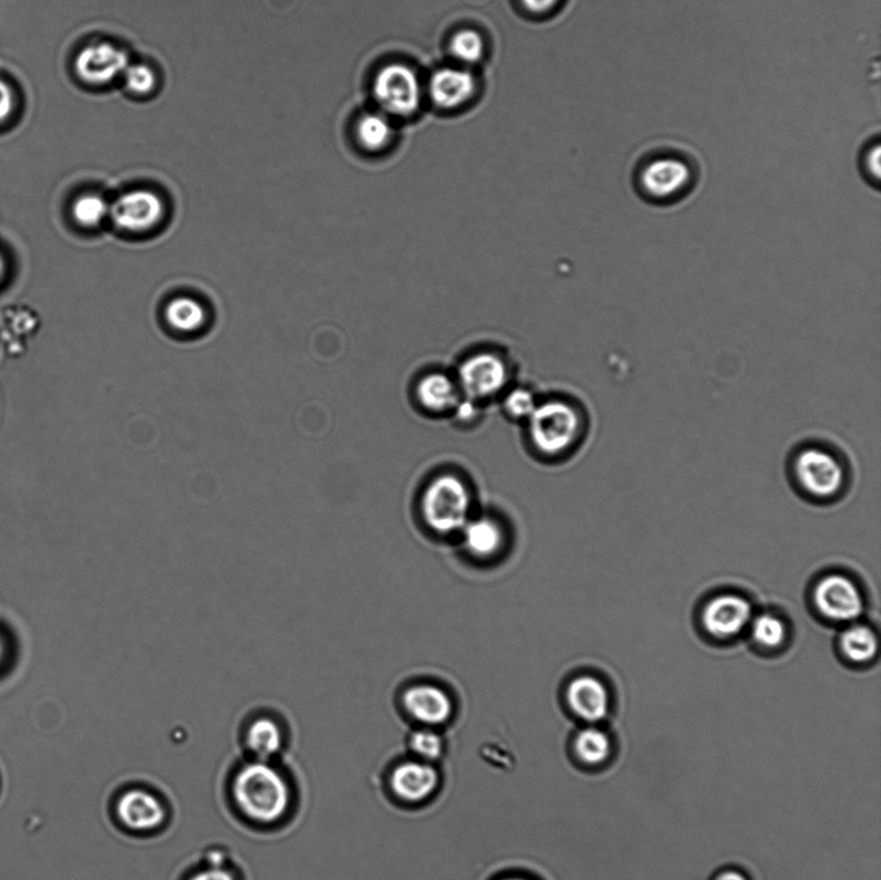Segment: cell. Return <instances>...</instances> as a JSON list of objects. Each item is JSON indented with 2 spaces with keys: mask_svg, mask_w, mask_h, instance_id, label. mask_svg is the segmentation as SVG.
<instances>
[{
  "mask_svg": "<svg viewBox=\"0 0 881 880\" xmlns=\"http://www.w3.org/2000/svg\"><path fill=\"white\" fill-rule=\"evenodd\" d=\"M230 804L253 827H276L291 816L295 790L275 761L247 759L229 779Z\"/></svg>",
  "mask_w": 881,
  "mask_h": 880,
  "instance_id": "obj_1",
  "label": "cell"
},
{
  "mask_svg": "<svg viewBox=\"0 0 881 880\" xmlns=\"http://www.w3.org/2000/svg\"><path fill=\"white\" fill-rule=\"evenodd\" d=\"M527 422L534 449L546 456H560L581 436L584 414L578 403L554 398L540 402Z\"/></svg>",
  "mask_w": 881,
  "mask_h": 880,
  "instance_id": "obj_2",
  "label": "cell"
},
{
  "mask_svg": "<svg viewBox=\"0 0 881 880\" xmlns=\"http://www.w3.org/2000/svg\"><path fill=\"white\" fill-rule=\"evenodd\" d=\"M421 508L425 522L432 531L439 534L461 532L470 520L472 495L459 476L440 475L426 487Z\"/></svg>",
  "mask_w": 881,
  "mask_h": 880,
  "instance_id": "obj_3",
  "label": "cell"
},
{
  "mask_svg": "<svg viewBox=\"0 0 881 880\" xmlns=\"http://www.w3.org/2000/svg\"><path fill=\"white\" fill-rule=\"evenodd\" d=\"M510 377L508 358L496 350H479L470 354L459 365L456 375L462 395L481 405L502 394Z\"/></svg>",
  "mask_w": 881,
  "mask_h": 880,
  "instance_id": "obj_4",
  "label": "cell"
},
{
  "mask_svg": "<svg viewBox=\"0 0 881 880\" xmlns=\"http://www.w3.org/2000/svg\"><path fill=\"white\" fill-rule=\"evenodd\" d=\"M114 817L128 833L156 834L167 825L166 799L151 788L128 787L114 799Z\"/></svg>",
  "mask_w": 881,
  "mask_h": 880,
  "instance_id": "obj_5",
  "label": "cell"
},
{
  "mask_svg": "<svg viewBox=\"0 0 881 880\" xmlns=\"http://www.w3.org/2000/svg\"><path fill=\"white\" fill-rule=\"evenodd\" d=\"M694 181L693 168L679 157H657L639 173V189L647 200L670 203L689 192Z\"/></svg>",
  "mask_w": 881,
  "mask_h": 880,
  "instance_id": "obj_6",
  "label": "cell"
},
{
  "mask_svg": "<svg viewBox=\"0 0 881 880\" xmlns=\"http://www.w3.org/2000/svg\"><path fill=\"white\" fill-rule=\"evenodd\" d=\"M374 99L385 112L410 115L420 106L421 87L413 69L392 64L381 69L373 83Z\"/></svg>",
  "mask_w": 881,
  "mask_h": 880,
  "instance_id": "obj_7",
  "label": "cell"
},
{
  "mask_svg": "<svg viewBox=\"0 0 881 880\" xmlns=\"http://www.w3.org/2000/svg\"><path fill=\"white\" fill-rule=\"evenodd\" d=\"M165 214V202L159 195L150 190L138 189L110 204L109 217L122 230L145 233L158 226Z\"/></svg>",
  "mask_w": 881,
  "mask_h": 880,
  "instance_id": "obj_8",
  "label": "cell"
},
{
  "mask_svg": "<svg viewBox=\"0 0 881 880\" xmlns=\"http://www.w3.org/2000/svg\"><path fill=\"white\" fill-rule=\"evenodd\" d=\"M128 55L112 43L88 44L76 57L75 69L82 82L105 86L123 76L128 68Z\"/></svg>",
  "mask_w": 881,
  "mask_h": 880,
  "instance_id": "obj_9",
  "label": "cell"
},
{
  "mask_svg": "<svg viewBox=\"0 0 881 880\" xmlns=\"http://www.w3.org/2000/svg\"><path fill=\"white\" fill-rule=\"evenodd\" d=\"M797 474L807 493L817 497L835 495L843 483V471L838 460L832 453L820 449H807L799 454Z\"/></svg>",
  "mask_w": 881,
  "mask_h": 880,
  "instance_id": "obj_10",
  "label": "cell"
},
{
  "mask_svg": "<svg viewBox=\"0 0 881 880\" xmlns=\"http://www.w3.org/2000/svg\"><path fill=\"white\" fill-rule=\"evenodd\" d=\"M816 603L827 619L848 622L860 618L863 600L857 586L847 577L834 575L826 577L817 586Z\"/></svg>",
  "mask_w": 881,
  "mask_h": 880,
  "instance_id": "obj_11",
  "label": "cell"
},
{
  "mask_svg": "<svg viewBox=\"0 0 881 880\" xmlns=\"http://www.w3.org/2000/svg\"><path fill=\"white\" fill-rule=\"evenodd\" d=\"M416 405L428 415H452L464 395L456 377L443 371L425 373L414 388Z\"/></svg>",
  "mask_w": 881,
  "mask_h": 880,
  "instance_id": "obj_12",
  "label": "cell"
},
{
  "mask_svg": "<svg viewBox=\"0 0 881 880\" xmlns=\"http://www.w3.org/2000/svg\"><path fill=\"white\" fill-rule=\"evenodd\" d=\"M408 714L426 727H436L450 720L453 711L452 700L444 689L428 684L407 689L403 698Z\"/></svg>",
  "mask_w": 881,
  "mask_h": 880,
  "instance_id": "obj_13",
  "label": "cell"
},
{
  "mask_svg": "<svg viewBox=\"0 0 881 880\" xmlns=\"http://www.w3.org/2000/svg\"><path fill=\"white\" fill-rule=\"evenodd\" d=\"M249 758L275 761L287 745V735L281 722L271 715H257L249 721L241 735Z\"/></svg>",
  "mask_w": 881,
  "mask_h": 880,
  "instance_id": "obj_14",
  "label": "cell"
},
{
  "mask_svg": "<svg viewBox=\"0 0 881 880\" xmlns=\"http://www.w3.org/2000/svg\"><path fill=\"white\" fill-rule=\"evenodd\" d=\"M752 606L737 596H722L711 600L703 612L704 628L719 638L739 634L750 623Z\"/></svg>",
  "mask_w": 881,
  "mask_h": 880,
  "instance_id": "obj_15",
  "label": "cell"
},
{
  "mask_svg": "<svg viewBox=\"0 0 881 880\" xmlns=\"http://www.w3.org/2000/svg\"><path fill=\"white\" fill-rule=\"evenodd\" d=\"M567 700L572 711L587 723L603 721L611 708L607 687L598 678L578 677L571 681Z\"/></svg>",
  "mask_w": 881,
  "mask_h": 880,
  "instance_id": "obj_16",
  "label": "cell"
},
{
  "mask_svg": "<svg viewBox=\"0 0 881 880\" xmlns=\"http://www.w3.org/2000/svg\"><path fill=\"white\" fill-rule=\"evenodd\" d=\"M437 769L425 761L410 760L396 767L392 777L394 793L403 801L421 802L437 790Z\"/></svg>",
  "mask_w": 881,
  "mask_h": 880,
  "instance_id": "obj_17",
  "label": "cell"
},
{
  "mask_svg": "<svg viewBox=\"0 0 881 880\" xmlns=\"http://www.w3.org/2000/svg\"><path fill=\"white\" fill-rule=\"evenodd\" d=\"M475 78L472 72L456 68L440 69L432 75L429 83L430 98L444 109L458 108L475 92Z\"/></svg>",
  "mask_w": 881,
  "mask_h": 880,
  "instance_id": "obj_18",
  "label": "cell"
},
{
  "mask_svg": "<svg viewBox=\"0 0 881 880\" xmlns=\"http://www.w3.org/2000/svg\"><path fill=\"white\" fill-rule=\"evenodd\" d=\"M41 320L32 307L18 305L3 313V345L11 357H20L26 342L39 331Z\"/></svg>",
  "mask_w": 881,
  "mask_h": 880,
  "instance_id": "obj_19",
  "label": "cell"
},
{
  "mask_svg": "<svg viewBox=\"0 0 881 880\" xmlns=\"http://www.w3.org/2000/svg\"><path fill=\"white\" fill-rule=\"evenodd\" d=\"M462 540L470 554L479 560H488L504 545V531L495 519L481 517L470 519L462 528Z\"/></svg>",
  "mask_w": 881,
  "mask_h": 880,
  "instance_id": "obj_20",
  "label": "cell"
},
{
  "mask_svg": "<svg viewBox=\"0 0 881 880\" xmlns=\"http://www.w3.org/2000/svg\"><path fill=\"white\" fill-rule=\"evenodd\" d=\"M578 758L587 766H600L612 754V741L608 733L598 727H586L578 732L575 740Z\"/></svg>",
  "mask_w": 881,
  "mask_h": 880,
  "instance_id": "obj_21",
  "label": "cell"
},
{
  "mask_svg": "<svg viewBox=\"0 0 881 880\" xmlns=\"http://www.w3.org/2000/svg\"><path fill=\"white\" fill-rule=\"evenodd\" d=\"M168 325L180 332H195L205 325L207 313L197 301L179 297L171 301L166 309Z\"/></svg>",
  "mask_w": 881,
  "mask_h": 880,
  "instance_id": "obj_22",
  "label": "cell"
},
{
  "mask_svg": "<svg viewBox=\"0 0 881 880\" xmlns=\"http://www.w3.org/2000/svg\"><path fill=\"white\" fill-rule=\"evenodd\" d=\"M844 654L855 663H868L878 652V638L865 625H854L843 633L840 640Z\"/></svg>",
  "mask_w": 881,
  "mask_h": 880,
  "instance_id": "obj_23",
  "label": "cell"
},
{
  "mask_svg": "<svg viewBox=\"0 0 881 880\" xmlns=\"http://www.w3.org/2000/svg\"><path fill=\"white\" fill-rule=\"evenodd\" d=\"M357 132L359 142L371 151L384 149L394 135L391 121L380 113L364 115L358 123Z\"/></svg>",
  "mask_w": 881,
  "mask_h": 880,
  "instance_id": "obj_24",
  "label": "cell"
},
{
  "mask_svg": "<svg viewBox=\"0 0 881 880\" xmlns=\"http://www.w3.org/2000/svg\"><path fill=\"white\" fill-rule=\"evenodd\" d=\"M185 880H239V872L231 867L223 850H211L203 864L190 871Z\"/></svg>",
  "mask_w": 881,
  "mask_h": 880,
  "instance_id": "obj_25",
  "label": "cell"
},
{
  "mask_svg": "<svg viewBox=\"0 0 881 880\" xmlns=\"http://www.w3.org/2000/svg\"><path fill=\"white\" fill-rule=\"evenodd\" d=\"M72 215L79 225L97 227L110 216V204L100 195L87 194L78 198Z\"/></svg>",
  "mask_w": 881,
  "mask_h": 880,
  "instance_id": "obj_26",
  "label": "cell"
},
{
  "mask_svg": "<svg viewBox=\"0 0 881 880\" xmlns=\"http://www.w3.org/2000/svg\"><path fill=\"white\" fill-rule=\"evenodd\" d=\"M538 397L527 387L511 388L504 397L505 414L512 420H528L539 406Z\"/></svg>",
  "mask_w": 881,
  "mask_h": 880,
  "instance_id": "obj_27",
  "label": "cell"
},
{
  "mask_svg": "<svg viewBox=\"0 0 881 880\" xmlns=\"http://www.w3.org/2000/svg\"><path fill=\"white\" fill-rule=\"evenodd\" d=\"M752 633L756 642L765 647L775 648L784 641L786 627L776 616L760 614L753 621Z\"/></svg>",
  "mask_w": 881,
  "mask_h": 880,
  "instance_id": "obj_28",
  "label": "cell"
},
{
  "mask_svg": "<svg viewBox=\"0 0 881 880\" xmlns=\"http://www.w3.org/2000/svg\"><path fill=\"white\" fill-rule=\"evenodd\" d=\"M451 53L461 63H478L484 54L482 36L473 31L458 33L451 42Z\"/></svg>",
  "mask_w": 881,
  "mask_h": 880,
  "instance_id": "obj_29",
  "label": "cell"
},
{
  "mask_svg": "<svg viewBox=\"0 0 881 880\" xmlns=\"http://www.w3.org/2000/svg\"><path fill=\"white\" fill-rule=\"evenodd\" d=\"M123 76L127 90L137 94V97H146V94L153 93L158 84L156 72L148 65H128Z\"/></svg>",
  "mask_w": 881,
  "mask_h": 880,
  "instance_id": "obj_30",
  "label": "cell"
},
{
  "mask_svg": "<svg viewBox=\"0 0 881 880\" xmlns=\"http://www.w3.org/2000/svg\"><path fill=\"white\" fill-rule=\"evenodd\" d=\"M410 749L425 760H434L443 752V740L431 729L418 730L410 737Z\"/></svg>",
  "mask_w": 881,
  "mask_h": 880,
  "instance_id": "obj_31",
  "label": "cell"
},
{
  "mask_svg": "<svg viewBox=\"0 0 881 880\" xmlns=\"http://www.w3.org/2000/svg\"><path fill=\"white\" fill-rule=\"evenodd\" d=\"M482 415V405L478 402L462 397L456 409L453 410L452 416L460 425H472L479 419Z\"/></svg>",
  "mask_w": 881,
  "mask_h": 880,
  "instance_id": "obj_32",
  "label": "cell"
},
{
  "mask_svg": "<svg viewBox=\"0 0 881 880\" xmlns=\"http://www.w3.org/2000/svg\"><path fill=\"white\" fill-rule=\"evenodd\" d=\"M14 109H16V94L11 84L0 78V124L11 120Z\"/></svg>",
  "mask_w": 881,
  "mask_h": 880,
  "instance_id": "obj_33",
  "label": "cell"
},
{
  "mask_svg": "<svg viewBox=\"0 0 881 880\" xmlns=\"http://www.w3.org/2000/svg\"><path fill=\"white\" fill-rule=\"evenodd\" d=\"M880 146L876 145L871 148L865 157V170L876 183L880 180Z\"/></svg>",
  "mask_w": 881,
  "mask_h": 880,
  "instance_id": "obj_34",
  "label": "cell"
},
{
  "mask_svg": "<svg viewBox=\"0 0 881 880\" xmlns=\"http://www.w3.org/2000/svg\"><path fill=\"white\" fill-rule=\"evenodd\" d=\"M528 10L535 13L546 12L556 4L557 0H521Z\"/></svg>",
  "mask_w": 881,
  "mask_h": 880,
  "instance_id": "obj_35",
  "label": "cell"
},
{
  "mask_svg": "<svg viewBox=\"0 0 881 880\" xmlns=\"http://www.w3.org/2000/svg\"><path fill=\"white\" fill-rule=\"evenodd\" d=\"M714 880H748L743 871L739 870H724Z\"/></svg>",
  "mask_w": 881,
  "mask_h": 880,
  "instance_id": "obj_36",
  "label": "cell"
},
{
  "mask_svg": "<svg viewBox=\"0 0 881 880\" xmlns=\"http://www.w3.org/2000/svg\"><path fill=\"white\" fill-rule=\"evenodd\" d=\"M3 656H4V643L2 641V638H0V662H2Z\"/></svg>",
  "mask_w": 881,
  "mask_h": 880,
  "instance_id": "obj_37",
  "label": "cell"
},
{
  "mask_svg": "<svg viewBox=\"0 0 881 880\" xmlns=\"http://www.w3.org/2000/svg\"><path fill=\"white\" fill-rule=\"evenodd\" d=\"M3 268H4V263H3V260H2V256H0V277H2V274H3Z\"/></svg>",
  "mask_w": 881,
  "mask_h": 880,
  "instance_id": "obj_38",
  "label": "cell"
},
{
  "mask_svg": "<svg viewBox=\"0 0 881 880\" xmlns=\"http://www.w3.org/2000/svg\"><path fill=\"white\" fill-rule=\"evenodd\" d=\"M502 880H528V879H524V878H509V879H502Z\"/></svg>",
  "mask_w": 881,
  "mask_h": 880,
  "instance_id": "obj_39",
  "label": "cell"
}]
</instances>
